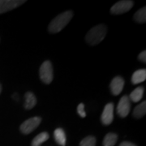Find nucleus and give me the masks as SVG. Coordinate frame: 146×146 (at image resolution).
<instances>
[{
    "label": "nucleus",
    "mask_w": 146,
    "mask_h": 146,
    "mask_svg": "<svg viewBox=\"0 0 146 146\" xmlns=\"http://www.w3.org/2000/svg\"><path fill=\"white\" fill-rule=\"evenodd\" d=\"M73 12L72 11H67L61 13L53 20L48 27V30L51 33H56L63 29L65 26L72 19Z\"/></svg>",
    "instance_id": "nucleus-1"
},
{
    "label": "nucleus",
    "mask_w": 146,
    "mask_h": 146,
    "mask_svg": "<svg viewBox=\"0 0 146 146\" xmlns=\"http://www.w3.org/2000/svg\"><path fill=\"white\" fill-rule=\"evenodd\" d=\"M106 27L104 25H98L92 28L85 36V40L90 46L99 44L106 35Z\"/></svg>",
    "instance_id": "nucleus-2"
},
{
    "label": "nucleus",
    "mask_w": 146,
    "mask_h": 146,
    "mask_svg": "<svg viewBox=\"0 0 146 146\" xmlns=\"http://www.w3.org/2000/svg\"><path fill=\"white\" fill-rule=\"evenodd\" d=\"M39 74H40V78L43 83L46 84L51 83L54 78V75H53L52 64L50 61L47 60L42 63L39 70Z\"/></svg>",
    "instance_id": "nucleus-3"
},
{
    "label": "nucleus",
    "mask_w": 146,
    "mask_h": 146,
    "mask_svg": "<svg viewBox=\"0 0 146 146\" xmlns=\"http://www.w3.org/2000/svg\"><path fill=\"white\" fill-rule=\"evenodd\" d=\"M41 122H42V119L40 117H33L25 120L20 127L21 131L25 135H29L33 131L36 129L41 123Z\"/></svg>",
    "instance_id": "nucleus-4"
},
{
    "label": "nucleus",
    "mask_w": 146,
    "mask_h": 146,
    "mask_svg": "<svg viewBox=\"0 0 146 146\" xmlns=\"http://www.w3.org/2000/svg\"><path fill=\"white\" fill-rule=\"evenodd\" d=\"M133 5H134L133 1H129V0L119 1L115 3L113 7L110 8V12L114 15L123 14L130 10Z\"/></svg>",
    "instance_id": "nucleus-5"
},
{
    "label": "nucleus",
    "mask_w": 146,
    "mask_h": 146,
    "mask_svg": "<svg viewBox=\"0 0 146 146\" xmlns=\"http://www.w3.org/2000/svg\"><path fill=\"white\" fill-rule=\"evenodd\" d=\"M25 3V0H0V14L13 10Z\"/></svg>",
    "instance_id": "nucleus-6"
},
{
    "label": "nucleus",
    "mask_w": 146,
    "mask_h": 146,
    "mask_svg": "<svg viewBox=\"0 0 146 146\" xmlns=\"http://www.w3.org/2000/svg\"><path fill=\"white\" fill-rule=\"evenodd\" d=\"M131 110L130 100L127 96L121 98L119 104L117 106V113L121 118H124L129 114Z\"/></svg>",
    "instance_id": "nucleus-7"
},
{
    "label": "nucleus",
    "mask_w": 146,
    "mask_h": 146,
    "mask_svg": "<svg viewBox=\"0 0 146 146\" xmlns=\"http://www.w3.org/2000/svg\"><path fill=\"white\" fill-rule=\"evenodd\" d=\"M102 123L104 125H110L114 119V104L108 103L105 106L102 115Z\"/></svg>",
    "instance_id": "nucleus-8"
},
{
    "label": "nucleus",
    "mask_w": 146,
    "mask_h": 146,
    "mask_svg": "<svg viewBox=\"0 0 146 146\" xmlns=\"http://www.w3.org/2000/svg\"><path fill=\"white\" fill-rule=\"evenodd\" d=\"M124 86V80L122 78L121 76H116L112 80L111 83H110V91L113 95L117 96L120 94L122 92V90L123 89Z\"/></svg>",
    "instance_id": "nucleus-9"
},
{
    "label": "nucleus",
    "mask_w": 146,
    "mask_h": 146,
    "mask_svg": "<svg viewBox=\"0 0 146 146\" xmlns=\"http://www.w3.org/2000/svg\"><path fill=\"white\" fill-rule=\"evenodd\" d=\"M36 104V98L31 92H27L25 94V104L24 106L26 110L33 109Z\"/></svg>",
    "instance_id": "nucleus-10"
},
{
    "label": "nucleus",
    "mask_w": 146,
    "mask_h": 146,
    "mask_svg": "<svg viewBox=\"0 0 146 146\" xmlns=\"http://www.w3.org/2000/svg\"><path fill=\"white\" fill-rule=\"evenodd\" d=\"M146 79V70L145 69H140L137 70L133 73L131 76V83L133 84H137L143 81H145Z\"/></svg>",
    "instance_id": "nucleus-11"
},
{
    "label": "nucleus",
    "mask_w": 146,
    "mask_h": 146,
    "mask_svg": "<svg viewBox=\"0 0 146 146\" xmlns=\"http://www.w3.org/2000/svg\"><path fill=\"white\" fill-rule=\"evenodd\" d=\"M54 136L55 141L57 142L58 145L60 146L66 145L67 142V137H66V133L62 128H57L54 132Z\"/></svg>",
    "instance_id": "nucleus-12"
},
{
    "label": "nucleus",
    "mask_w": 146,
    "mask_h": 146,
    "mask_svg": "<svg viewBox=\"0 0 146 146\" xmlns=\"http://www.w3.org/2000/svg\"><path fill=\"white\" fill-rule=\"evenodd\" d=\"M144 91H145V89L143 87H137L136 89H134L131 92V94H130V97L128 98L131 101H132L133 102H138L143 98Z\"/></svg>",
    "instance_id": "nucleus-13"
},
{
    "label": "nucleus",
    "mask_w": 146,
    "mask_h": 146,
    "mask_svg": "<svg viewBox=\"0 0 146 146\" xmlns=\"http://www.w3.org/2000/svg\"><path fill=\"white\" fill-rule=\"evenodd\" d=\"M117 141H118V136L115 133L110 132L106 135L102 141V145L103 146H114L116 144Z\"/></svg>",
    "instance_id": "nucleus-14"
},
{
    "label": "nucleus",
    "mask_w": 146,
    "mask_h": 146,
    "mask_svg": "<svg viewBox=\"0 0 146 146\" xmlns=\"http://www.w3.org/2000/svg\"><path fill=\"white\" fill-rule=\"evenodd\" d=\"M49 137H50V136H49V134H48L47 132H46V131L42 132V133L38 134V135L33 140L31 146H41L42 143L46 142V141L49 139Z\"/></svg>",
    "instance_id": "nucleus-15"
},
{
    "label": "nucleus",
    "mask_w": 146,
    "mask_h": 146,
    "mask_svg": "<svg viewBox=\"0 0 146 146\" xmlns=\"http://www.w3.org/2000/svg\"><path fill=\"white\" fill-rule=\"evenodd\" d=\"M146 112V102H143L142 103L138 105L133 110V116L136 119H140L145 115Z\"/></svg>",
    "instance_id": "nucleus-16"
},
{
    "label": "nucleus",
    "mask_w": 146,
    "mask_h": 146,
    "mask_svg": "<svg viewBox=\"0 0 146 146\" xmlns=\"http://www.w3.org/2000/svg\"><path fill=\"white\" fill-rule=\"evenodd\" d=\"M134 20L140 24H144L146 21V7H144L138 10L134 15Z\"/></svg>",
    "instance_id": "nucleus-17"
},
{
    "label": "nucleus",
    "mask_w": 146,
    "mask_h": 146,
    "mask_svg": "<svg viewBox=\"0 0 146 146\" xmlns=\"http://www.w3.org/2000/svg\"><path fill=\"white\" fill-rule=\"evenodd\" d=\"M80 146H96V138L92 136H87L80 141Z\"/></svg>",
    "instance_id": "nucleus-18"
},
{
    "label": "nucleus",
    "mask_w": 146,
    "mask_h": 146,
    "mask_svg": "<svg viewBox=\"0 0 146 146\" xmlns=\"http://www.w3.org/2000/svg\"><path fill=\"white\" fill-rule=\"evenodd\" d=\"M77 113L82 118L86 117V113H85V110H84V105L83 103H80V104L78 105V106H77Z\"/></svg>",
    "instance_id": "nucleus-19"
},
{
    "label": "nucleus",
    "mask_w": 146,
    "mask_h": 146,
    "mask_svg": "<svg viewBox=\"0 0 146 146\" xmlns=\"http://www.w3.org/2000/svg\"><path fill=\"white\" fill-rule=\"evenodd\" d=\"M139 60H141L142 63H146V51L145 50H144V51H142V52L140 54V55H139Z\"/></svg>",
    "instance_id": "nucleus-20"
},
{
    "label": "nucleus",
    "mask_w": 146,
    "mask_h": 146,
    "mask_svg": "<svg viewBox=\"0 0 146 146\" xmlns=\"http://www.w3.org/2000/svg\"><path fill=\"white\" fill-rule=\"evenodd\" d=\"M119 146H136L135 144L131 143V142H128V141H123L119 145Z\"/></svg>",
    "instance_id": "nucleus-21"
},
{
    "label": "nucleus",
    "mask_w": 146,
    "mask_h": 146,
    "mask_svg": "<svg viewBox=\"0 0 146 146\" xmlns=\"http://www.w3.org/2000/svg\"><path fill=\"white\" fill-rule=\"evenodd\" d=\"M12 98L16 100V101H18V99H19V97H18V94H13V95H12Z\"/></svg>",
    "instance_id": "nucleus-22"
},
{
    "label": "nucleus",
    "mask_w": 146,
    "mask_h": 146,
    "mask_svg": "<svg viewBox=\"0 0 146 146\" xmlns=\"http://www.w3.org/2000/svg\"><path fill=\"white\" fill-rule=\"evenodd\" d=\"M1 91H2V86H1V84H0V94H1Z\"/></svg>",
    "instance_id": "nucleus-23"
}]
</instances>
